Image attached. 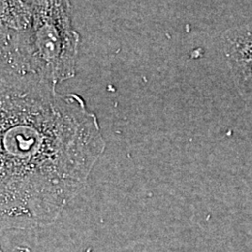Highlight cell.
Masks as SVG:
<instances>
[{"instance_id":"6da1fadb","label":"cell","mask_w":252,"mask_h":252,"mask_svg":"<svg viewBox=\"0 0 252 252\" xmlns=\"http://www.w3.org/2000/svg\"><path fill=\"white\" fill-rule=\"evenodd\" d=\"M105 148L81 96L34 74L0 70V230L52 224Z\"/></svg>"},{"instance_id":"7a4b0ae2","label":"cell","mask_w":252,"mask_h":252,"mask_svg":"<svg viewBox=\"0 0 252 252\" xmlns=\"http://www.w3.org/2000/svg\"><path fill=\"white\" fill-rule=\"evenodd\" d=\"M18 54L27 72L57 85L73 78L80 35L66 1H32V15L18 36Z\"/></svg>"},{"instance_id":"3957f363","label":"cell","mask_w":252,"mask_h":252,"mask_svg":"<svg viewBox=\"0 0 252 252\" xmlns=\"http://www.w3.org/2000/svg\"><path fill=\"white\" fill-rule=\"evenodd\" d=\"M224 52L239 91L252 99V24L226 33Z\"/></svg>"},{"instance_id":"277c9868","label":"cell","mask_w":252,"mask_h":252,"mask_svg":"<svg viewBox=\"0 0 252 252\" xmlns=\"http://www.w3.org/2000/svg\"><path fill=\"white\" fill-rule=\"evenodd\" d=\"M19 34L10 35L0 32V70L14 69L27 72L19 57L17 47Z\"/></svg>"},{"instance_id":"5b68a950","label":"cell","mask_w":252,"mask_h":252,"mask_svg":"<svg viewBox=\"0 0 252 252\" xmlns=\"http://www.w3.org/2000/svg\"><path fill=\"white\" fill-rule=\"evenodd\" d=\"M0 252H1V250H0ZM12 252H31V251L27 247H17Z\"/></svg>"}]
</instances>
